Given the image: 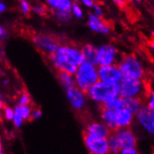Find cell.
<instances>
[{"instance_id":"8992f818","label":"cell","mask_w":154,"mask_h":154,"mask_svg":"<svg viewBox=\"0 0 154 154\" xmlns=\"http://www.w3.org/2000/svg\"><path fill=\"white\" fill-rule=\"evenodd\" d=\"M119 60L120 52L115 45L111 43H106L96 47L95 65L97 66L115 65L118 64Z\"/></svg>"},{"instance_id":"5b68a950","label":"cell","mask_w":154,"mask_h":154,"mask_svg":"<svg viewBox=\"0 0 154 154\" xmlns=\"http://www.w3.org/2000/svg\"><path fill=\"white\" fill-rule=\"evenodd\" d=\"M121 97H140L146 93V85L141 79L122 78L119 83Z\"/></svg>"},{"instance_id":"9c48e42d","label":"cell","mask_w":154,"mask_h":154,"mask_svg":"<svg viewBox=\"0 0 154 154\" xmlns=\"http://www.w3.org/2000/svg\"><path fill=\"white\" fill-rule=\"evenodd\" d=\"M83 143L86 149L91 154H108L109 147H108L107 138L92 137L89 134H83Z\"/></svg>"},{"instance_id":"1f68e13d","label":"cell","mask_w":154,"mask_h":154,"mask_svg":"<svg viewBox=\"0 0 154 154\" xmlns=\"http://www.w3.org/2000/svg\"><path fill=\"white\" fill-rule=\"evenodd\" d=\"M148 107H149L150 109L154 110V91H151L149 94L148 95V100H147V105Z\"/></svg>"},{"instance_id":"8fae6325","label":"cell","mask_w":154,"mask_h":154,"mask_svg":"<svg viewBox=\"0 0 154 154\" xmlns=\"http://www.w3.org/2000/svg\"><path fill=\"white\" fill-rule=\"evenodd\" d=\"M66 96L73 109L76 111H81L84 109L88 98L85 92L74 86L66 90Z\"/></svg>"},{"instance_id":"603a6c76","label":"cell","mask_w":154,"mask_h":154,"mask_svg":"<svg viewBox=\"0 0 154 154\" xmlns=\"http://www.w3.org/2000/svg\"><path fill=\"white\" fill-rule=\"evenodd\" d=\"M102 106L106 107V108H110V109H114V110L120 109V108L122 107V97L118 96L116 98H113L110 101H108L107 103L103 105Z\"/></svg>"},{"instance_id":"4fadbf2b","label":"cell","mask_w":154,"mask_h":154,"mask_svg":"<svg viewBox=\"0 0 154 154\" xmlns=\"http://www.w3.org/2000/svg\"><path fill=\"white\" fill-rule=\"evenodd\" d=\"M115 134L117 135L119 139L122 148L127 149V148H137V139L135 137L134 133L133 132L130 127L127 128H119L114 131Z\"/></svg>"},{"instance_id":"277c9868","label":"cell","mask_w":154,"mask_h":154,"mask_svg":"<svg viewBox=\"0 0 154 154\" xmlns=\"http://www.w3.org/2000/svg\"><path fill=\"white\" fill-rule=\"evenodd\" d=\"M117 65L124 78L143 79L145 77V68L143 64L135 54H125L120 58Z\"/></svg>"},{"instance_id":"83f0119b","label":"cell","mask_w":154,"mask_h":154,"mask_svg":"<svg viewBox=\"0 0 154 154\" xmlns=\"http://www.w3.org/2000/svg\"><path fill=\"white\" fill-rule=\"evenodd\" d=\"M2 110H3L4 119L8 122H11L13 119V116H14V108H12L11 106H4Z\"/></svg>"},{"instance_id":"60d3db41","label":"cell","mask_w":154,"mask_h":154,"mask_svg":"<svg viewBox=\"0 0 154 154\" xmlns=\"http://www.w3.org/2000/svg\"><path fill=\"white\" fill-rule=\"evenodd\" d=\"M131 1H133V2H134V3H140L142 0H131Z\"/></svg>"},{"instance_id":"4dcf8cb0","label":"cell","mask_w":154,"mask_h":154,"mask_svg":"<svg viewBox=\"0 0 154 154\" xmlns=\"http://www.w3.org/2000/svg\"><path fill=\"white\" fill-rule=\"evenodd\" d=\"M42 116V111L39 108H34L32 109V113H31V119L30 120H33V121H37L38 119H40Z\"/></svg>"},{"instance_id":"f35d334b","label":"cell","mask_w":154,"mask_h":154,"mask_svg":"<svg viewBox=\"0 0 154 154\" xmlns=\"http://www.w3.org/2000/svg\"><path fill=\"white\" fill-rule=\"evenodd\" d=\"M4 107V101H3V98L0 94V110H2V108Z\"/></svg>"},{"instance_id":"ffe728a7","label":"cell","mask_w":154,"mask_h":154,"mask_svg":"<svg viewBox=\"0 0 154 154\" xmlns=\"http://www.w3.org/2000/svg\"><path fill=\"white\" fill-rule=\"evenodd\" d=\"M81 51L83 52L85 61L95 64V55H96L95 46H94L92 44H85L81 47Z\"/></svg>"},{"instance_id":"2e32d148","label":"cell","mask_w":154,"mask_h":154,"mask_svg":"<svg viewBox=\"0 0 154 154\" xmlns=\"http://www.w3.org/2000/svg\"><path fill=\"white\" fill-rule=\"evenodd\" d=\"M100 118H101V121L112 132L117 130V126H116V110L102 106V109H101V112H100Z\"/></svg>"},{"instance_id":"7c38bea8","label":"cell","mask_w":154,"mask_h":154,"mask_svg":"<svg viewBox=\"0 0 154 154\" xmlns=\"http://www.w3.org/2000/svg\"><path fill=\"white\" fill-rule=\"evenodd\" d=\"M87 25L93 32L99 35H109L111 32L110 25L103 18L97 17L94 13H90L87 18Z\"/></svg>"},{"instance_id":"3957f363","label":"cell","mask_w":154,"mask_h":154,"mask_svg":"<svg viewBox=\"0 0 154 154\" xmlns=\"http://www.w3.org/2000/svg\"><path fill=\"white\" fill-rule=\"evenodd\" d=\"M74 78L75 86L87 93V91L99 80L97 66L93 63L84 61L78 66Z\"/></svg>"},{"instance_id":"d4e9b609","label":"cell","mask_w":154,"mask_h":154,"mask_svg":"<svg viewBox=\"0 0 154 154\" xmlns=\"http://www.w3.org/2000/svg\"><path fill=\"white\" fill-rule=\"evenodd\" d=\"M70 11H71L72 16L77 18V19H82L84 16L83 8H81L80 5H79L78 3H75V2H73V4H72V6L70 8Z\"/></svg>"},{"instance_id":"f1b7e54d","label":"cell","mask_w":154,"mask_h":154,"mask_svg":"<svg viewBox=\"0 0 154 154\" xmlns=\"http://www.w3.org/2000/svg\"><path fill=\"white\" fill-rule=\"evenodd\" d=\"M32 11L37 15H39V16L46 15V13L48 11V7L46 5L38 4V5L32 7Z\"/></svg>"},{"instance_id":"9a60e30c","label":"cell","mask_w":154,"mask_h":154,"mask_svg":"<svg viewBox=\"0 0 154 154\" xmlns=\"http://www.w3.org/2000/svg\"><path fill=\"white\" fill-rule=\"evenodd\" d=\"M134 122V114L126 109L125 107H122L116 110V126L119 128H127L131 127Z\"/></svg>"},{"instance_id":"d590c367","label":"cell","mask_w":154,"mask_h":154,"mask_svg":"<svg viewBox=\"0 0 154 154\" xmlns=\"http://www.w3.org/2000/svg\"><path fill=\"white\" fill-rule=\"evenodd\" d=\"M7 30L4 28V26L0 23V41H2L6 38L7 37Z\"/></svg>"},{"instance_id":"5bb4252c","label":"cell","mask_w":154,"mask_h":154,"mask_svg":"<svg viewBox=\"0 0 154 154\" xmlns=\"http://www.w3.org/2000/svg\"><path fill=\"white\" fill-rule=\"evenodd\" d=\"M111 133L112 131L103 122H92L88 123L84 129L85 134L103 138H107Z\"/></svg>"},{"instance_id":"7a4b0ae2","label":"cell","mask_w":154,"mask_h":154,"mask_svg":"<svg viewBox=\"0 0 154 154\" xmlns=\"http://www.w3.org/2000/svg\"><path fill=\"white\" fill-rule=\"evenodd\" d=\"M86 94L91 101L103 106L111 99L120 96L119 84H109L98 80L87 91Z\"/></svg>"},{"instance_id":"e0dca14e","label":"cell","mask_w":154,"mask_h":154,"mask_svg":"<svg viewBox=\"0 0 154 154\" xmlns=\"http://www.w3.org/2000/svg\"><path fill=\"white\" fill-rule=\"evenodd\" d=\"M143 106L140 97H122V106L135 115Z\"/></svg>"},{"instance_id":"44dd1931","label":"cell","mask_w":154,"mask_h":154,"mask_svg":"<svg viewBox=\"0 0 154 154\" xmlns=\"http://www.w3.org/2000/svg\"><path fill=\"white\" fill-rule=\"evenodd\" d=\"M107 142H108V147H109V153H112V154L121 153V150L122 148L115 133L110 134L109 137H107Z\"/></svg>"},{"instance_id":"d6986e66","label":"cell","mask_w":154,"mask_h":154,"mask_svg":"<svg viewBox=\"0 0 154 154\" xmlns=\"http://www.w3.org/2000/svg\"><path fill=\"white\" fill-rule=\"evenodd\" d=\"M57 79L61 86L65 90L75 86V78L73 74L67 73V72L59 71L57 73Z\"/></svg>"},{"instance_id":"6da1fadb","label":"cell","mask_w":154,"mask_h":154,"mask_svg":"<svg viewBox=\"0 0 154 154\" xmlns=\"http://www.w3.org/2000/svg\"><path fill=\"white\" fill-rule=\"evenodd\" d=\"M48 60L58 72L75 74L78 66L85 61L81 48L71 44H61L58 49L48 56Z\"/></svg>"},{"instance_id":"ab89813d","label":"cell","mask_w":154,"mask_h":154,"mask_svg":"<svg viewBox=\"0 0 154 154\" xmlns=\"http://www.w3.org/2000/svg\"><path fill=\"white\" fill-rule=\"evenodd\" d=\"M3 153V142H2V139L0 137V154Z\"/></svg>"},{"instance_id":"cb8c5ba5","label":"cell","mask_w":154,"mask_h":154,"mask_svg":"<svg viewBox=\"0 0 154 154\" xmlns=\"http://www.w3.org/2000/svg\"><path fill=\"white\" fill-rule=\"evenodd\" d=\"M15 107L20 111V113L23 116L24 121L31 119V113H32V109H33V108L31 107V105H28V106H19V105H17Z\"/></svg>"},{"instance_id":"8d00e7d4","label":"cell","mask_w":154,"mask_h":154,"mask_svg":"<svg viewBox=\"0 0 154 154\" xmlns=\"http://www.w3.org/2000/svg\"><path fill=\"white\" fill-rule=\"evenodd\" d=\"M6 11H7V6H6V4L4 2H2L1 0H0V14L4 13Z\"/></svg>"},{"instance_id":"ac0fdd59","label":"cell","mask_w":154,"mask_h":154,"mask_svg":"<svg viewBox=\"0 0 154 154\" xmlns=\"http://www.w3.org/2000/svg\"><path fill=\"white\" fill-rule=\"evenodd\" d=\"M51 11L55 10H70L73 4L72 0H43Z\"/></svg>"},{"instance_id":"484cf974","label":"cell","mask_w":154,"mask_h":154,"mask_svg":"<svg viewBox=\"0 0 154 154\" xmlns=\"http://www.w3.org/2000/svg\"><path fill=\"white\" fill-rule=\"evenodd\" d=\"M31 102H32L31 95L24 91V92H23L19 95V97H18L17 105H19V106H28V105H31Z\"/></svg>"},{"instance_id":"ba28073f","label":"cell","mask_w":154,"mask_h":154,"mask_svg":"<svg viewBox=\"0 0 154 154\" xmlns=\"http://www.w3.org/2000/svg\"><path fill=\"white\" fill-rule=\"evenodd\" d=\"M134 120L140 127L149 134L154 135V110L147 106H142L135 113Z\"/></svg>"},{"instance_id":"d6a6232c","label":"cell","mask_w":154,"mask_h":154,"mask_svg":"<svg viewBox=\"0 0 154 154\" xmlns=\"http://www.w3.org/2000/svg\"><path fill=\"white\" fill-rule=\"evenodd\" d=\"M122 154H137L138 150L137 148H127V149H122L121 150Z\"/></svg>"},{"instance_id":"7402d4cb","label":"cell","mask_w":154,"mask_h":154,"mask_svg":"<svg viewBox=\"0 0 154 154\" xmlns=\"http://www.w3.org/2000/svg\"><path fill=\"white\" fill-rule=\"evenodd\" d=\"M53 16L56 18V20L60 23H66L72 20V16L70 10H55V11H51Z\"/></svg>"},{"instance_id":"b9f144b4","label":"cell","mask_w":154,"mask_h":154,"mask_svg":"<svg viewBox=\"0 0 154 154\" xmlns=\"http://www.w3.org/2000/svg\"><path fill=\"white\" fill-rule=\"evenodd\" d=\"M152 2H153V3H154V0H152Z\"/></svg>"},{"instance_id":"52a82bcc","label":"cell","mask_w":154,"mask_h":154,"mask_svg":"<svg viewBox=\"0 0 154 154\" xmlns=\"http://www.w3.org/2000/svg\"><path fill=\"white\" fill-rule=\"evenodd\" d=\"M32 41L34 46L47 57L55 51L61 45L56 37L47 33L35 34L32 38Z\"/></svg>"},{"instance_id":"74e56055","label":"cell","mask_w":154,"mask_h":154,"mask_svg":"<svg viewBox=\"0 0 154 154\" xmlns=\"http://www.w3.org/2000/svg\"><path fill=\"white\" fill-rule=\"evenodd\" d=\"M149 49L154 52V39L151 40V41H149Z\"/></svg>"},{"instance_id":"30bf717a","label":"cell","mask_w":154,"mask_h":154,"mask_svg":"<svg viewBox=\"0 0 154 154\" xmlns=\"http://www.w3.org/2000/svg\"><path fill=\"white\" fill-rule=\"evenodd\" d=\"M99 80L109 84H119L123 76L117 64L97 66Z\"/></svg>"},{"instance_id":"e575fe53","label":"cell","mask_w":154,"mask_h":154,"mask_svg":"<svg viewBox=\"0 0 154 154\" xmlns=\"http://www.w3.org/2000/svg\"><path fill=\"white\" fill-rule=\"evenodd\" d=\"M112 2L120 8H124L127 5V0H112Z\"/></svg>"},{"instance_id":"836d02e7","label":"cell","mask_w":154,"mask_h":154,"mask_svg":"<svg viewBox=\"0 0 154 154\" xmlns=\"http://www.w3.org/2000/svg\"><path fill=\"white\" fill-rule=\"evenodd\" d=\"M80 4H82L84 7L88 8H92L94 5V0H79Z\"/></svg>"},{"instance_id":"f546056e","label":"cell","mask_w":154,"mask_h":154,"mask_svg":"<svg viewBox=\"0 0 154 154\" xmlns=\"http://www.w3.org/2000/svg\"><path fill=\"white\" fill-rule=\"evenodd\" d=\"M93 8V12L95 16L97 17H100V18H103L104 17V8L100 5V4H98V3H94V7L92 8Z\"/></svg>"},{"instance_id":"4316f807","label":"cell","mask_w":154,"mask_h":154,"mask_svg":"<svg viewBox=\"0 0 154 154\" xmlns=\"http://www.w3.org/2000/svg\"><path fill=\"white\" fill-rule=\"evenodd\" d=\"M19 8L23 15H30L32 12V6L27 0H19Z\"/></svg>"}]
</instances>
